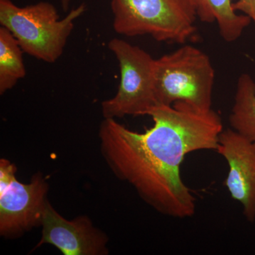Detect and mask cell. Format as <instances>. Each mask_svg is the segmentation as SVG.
<instances>
[{
  "instance_id": "cell-1",
  "label": "cell",
  "mask_w": 255,
  "mask_h": 255,
  "mask_svg": "<svg viewBox=\"0 0 255 255\" xmlns=\"http://www.w3.org/2000/svg\"><path fill=\"white\" fill-rule=\"evenodd\" d=\"M146 115L153 126L143 132L105 119L99 130L102 157L114 175L157 212L192 217L196 198L183 181L181 166L191 152L216 150L222 119L213 110L198 112L179 102L156 105Z\"/></svg>"
},
{
  "instance_id": "cell-2",
  "label": "cell",
  "mask_w": 255,
  "mask_h": 255,
  "mask_svg": "<svg viewBox=\"0 0 255 255\" xmlns=\"http://www.w3.org/2000/svg\"><path fill=\"white\" fill-rule=\"evenodd\" d=\"M85 11L82 3L60 19L56 8L48 1L18 6L11 0H0V24L12 33L23 53L54 63L63 55L75 21Z\"/></svg>"
},
{
  "instance_id": "cell-3",
  "label": "cell",
  "mask_w": 255,
  "mask_h": 255,
  "mask_svg": "<svg viewBox=\"0 0 255 255\" xmlns=\"http://www.w3.org/2000/svg\"><path fill=\"white\" fill-rule=\"evenodd\" d=\"M215 70L209 57L184 45L155 60L156 105L182 103L201 112L212 110Z\"/></svg>"
},
{
  "instance_id": "cell-4",
  "label": "cell",
  "mask_w": 255,
  "mask_h": 255,
  "mask_svg": "<svg viewBox=\"0 0 255 255\" xmlns=\"http://www.w3.org/2000/svg\"><path fill=\"white\" fill-rule=\"evenodd\" d=\"M113 27L128 37L183 44L196 31L193 0H111Z\"/></svg>"
},
{
  "instance_id": "cell-5",
  "label": "cell",
  "mask_w": 255,
  "mask_h": 255,
  "mask_svg": "<svg viewBox=\"0 0 255 255\" xmlns=\"http://www.w3.org/2000/svg\"><path fill=\"white\" fill-rule=\"evenodd\" d=\"M108 48L118 60L121 80L116 95L102 102L104 118L146 115L156 105V59L140 47L119 38L111 40Z\"/></svg>"
},
{
  "instance_id": "cell-6",
  "label": "cell",
  "mask_w": 255,
  "mask_h": 255,
  "mask_svg": "<svg viewBox=\"0 0 255 255\" xmlns=\"http://www.w3.org/2000/svg\"><path fill=\"white\" fill-rule=\"evenodd\" d=\"M16 167L9 159H0V235L14 239L41 226L49 184L38 172L28 183L16 177Z\"/></svg>"
},
{
  "instance_id": "cell-7",
  "label": "cell",
  "mask_w": 255,
  "mask_h": 255,
  "mask_svg": "<svg viewBox=\"0 0 255 255\" xmlns=\"http://www.w3.org/2000/svg\"><path fill=\"white\" fill-rule=\"evenodd\" d=\"M41 226V238L36 248L48 244L55 247L64 255L109 254L108 237L94 226L88 216L65 219L48 202Z\"/></svg>"
},
{
  "instance_id": "cell-8",
  "label": "cell",
  "mask_w": 255,
  "mask_h": 255,
  "mask_svg": "<svg viewBox=\"0 0 255 255\" xmlns=\"http://www.w3.org/2000/svg\"><path fill=\"white\" fill-rule=\"evenodd\" d=\"M216 152L228 165L224 186L235 201L243 206L249 222L255 221V143L232 128L220 134Z\"/></svg>"
},
{
  "instance_id": "cell-9",
  "label": "cell",
  "mask_w": 255,
  "mask_h": 255,
  "mask_svg": "<svg viewBox=\"0 0 255 255\" xmlns=\"http://www.w3.org/2000/svg\"><path fill=\"white\" fill-rule=\"evenodd\" d=\"M196 16L204 23H217L220 35L225 41H237L252 19L246 14H238L232 0H193Z\"/></svg>"
},
{
  "instance_id": "cell-10",
  "label": "cell",
  "mask_w": 255,
  "mask_h": 255,
  "mask_svg": "<svg viewBox=\"0 0 255 255\" xmlns=\"http://www.w3.org/2000/svg\"><path fill=\"white\" fill-rule=\"evenodd\" d=\"M229 123L231 128L255 143V82L248 74L238 78Z\"/></svg>"
},
{
  "instance_id": "cell-11",
  "label": "cell",
  "mask_w": 255,
  "mask_h": 255,
  "mask_svg": "<svg viewBox=\"0 0 255 255\" xmlns=\"http://www.w3.org/2000/svg\"><path fill=\"white\" fill-rule=\"evenodd\" d=\"M23 50L7 28L0 27V94L11 90L26 75Z\"/></svg>"
},
{
  "instance_id": "cell-12",
  "label": "cell",
  "mask_w": 255,
  "mask_h": 255,
  "mask_svg": "<svg viewBox=\"0 0 255 255\" xmlns=\"http://www.w3.org/2000/svg\"><path fill=\"white\" fill-rule=\"evenodd\" d=\"M233 8L249 16L255 22V0H238L233 3Z\"/></svg>"
},
{
  "instance_id": "cell-13",
  "label": "cell",
  "mask_w": 255,
  "mask_h": 255,
  "mask_svg": "<svg viewBox=\"0 0 255 255\" xmlns=\"http://www.w3.org/2000/svg\"><path fill=\"white\" fill-rule=\"evenodd\" d=\"M60 4H61L62 9L64 11H68L70 8V4L73 0H59Z\"/></svg>"
}]
</instances>
